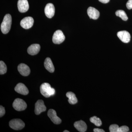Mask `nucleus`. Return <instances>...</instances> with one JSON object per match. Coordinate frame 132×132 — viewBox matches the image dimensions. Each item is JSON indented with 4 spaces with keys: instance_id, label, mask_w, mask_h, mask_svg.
<instances>
[{
    "instance_id": "obj_16",
    "label": "nucleus",
    "mask_w": 132,
    "mask_h": 132,
    "mask_svg": "<svg viewBox=\"0 0 132 132\" xmlns=\"http://www.w3.org/2000/svg\"><path fill=\"white\" fill-rule=\"evenodd\" d=\"M40 49V46L39 44H32L28 48L27 52L31 55H35L38 54Z\"/></svg>"
},
{
    "instance_id": "obj_22",
    "label": "nucleus",
    "mask_w": 132,
    "mask_h": 132,
    "mask_svg": "<svg viewBox=\"0 0 132 132\" xmlns=\"http://www.w3.org/2000/svg\"><path fill=\"white\" fill-rule=\"evenodd\" d=\"M119 127L118 125H112L110 126L109 128V131L111 132H118Z\"/></svg>"
},
{
    "instance_id": "obj_5",
    "label": "nucleus",
    "mask_w": 132,
    "mask_h": 132,
    "mask_svg": "<svg viewBox=\"0 0 132 132\" xmlns=\"http://www.w3.org/2000/svg\"><path fill=\"white\" fill-rule=\"evenodd\" d=\"M65 39V36L61 30H58L54 34L52 41L55 44H60L63 42Z\"/></svg>"
},
{
    "instance_id": "obj_1",
    "label": "nucleus",
    "mask_w": 132,
    "mask_h": 132,
    "mask_svg": "<svg viewBox=\"0 0 132 132\" xmlns=\"http://www.w3.org/2000/svg\"><path fill=\"white\" fill-rule=\"evenodd\" d=\"M12 18L10 14H7L4 16L3 21L1 25V30L3 34H7L11 29Z\"/></svg>"
},
{
    "instance_id": "obj_10",
    "label": "nucleus",
    "mask_w": 132,
    "mask_h": 132,
    "mask_svg": "<svg viewBox=\"0 0 132 132\" xmlns=\"http://www.w3.org/2000/svg\"><path fill=\"white\" fill-rule=\"evenodd\" d=\"M17 7L19 12L25 13L29 8L28 1L27 0H19L17 3Z\"/></svg>"
},
{
    "instance_id": "obj_9",
    "label": "nucleus",
    "mask_w": 132,
    "mask_h": 132,
    "mask_svg": "<svg viewBox=\"0 0 132 132\" xmlns=\"http://www.w3.org/2000/svg\"><path fill=\"white\" fill-rule=\"evenodd\" d=\"M117 36L122 42L128 43L130 41L131 36L130 33L126 31H120L117 33Z\"/></svg>"
},
{
    "instance_id": "obj_14",
    "label": "nucleus",
    "mask_w": 132,
    "mask_h": 132,
    "mask_svg": "<svg viewBox=\"0 0 132 132\" xmlns=\"http://www.w3.org/2000/svg\"><path fill=\"white\" fill-rule=\"evenodd\" d=\"M87 14L90 19L97 20L100 16V12L94 7H90L88 9Z\"/></svg>"
},
{
    "instance_id": "obj_7",
    "label": "nucleus",
    "mask_w": 132,
    "mask_h": 132,
    "mask_svg": "<svg viewBox=\"0 0 132 132\" xmlns=\"http://www.w3.org/2000/svg\"><path fill=\"white\" fill-rule=\"evenodd\" d=\"M47 115L54 124L59 125L61 123V120L57 116L56 111L54 109H49L48 111Z\"/></svg>"
},
{
    "instance_id": "obj_24",
    "label": "nucleus",
    "mask_w": 132,
    "mask_h": 132,
    "mask_svg": "<svg viewBox=\"0 0 132 132\" xmlns=\"http://www.w3.org/2000/svg\"><path fill=\"white\" fill-rule=\"evenodd\" d=\"M5 109L2 106H0V117L1 118L5 115Z\"/></svg>"
},
{
    "instance_id": "obj_18",
    "label": "nucleus",
    "mask_w": 132,
    "mask_h": 132,
    "mask_svg": "<svg viewBox=\"0 0 132 132\" xmlns=\"http://www.w3.org/2000/svg\"><path fill=\"white\" fill-rule=\"evenodd\" d=\"M66 96L68 98L69 103L71 104H75L78 102V99L75 94L72 92H68L66 94Z\"/></svg>"
},
{
    "instance_id": "obj_15",
    "label": "nucleus",
    "mask_w": 132,
    "mask_h": 132,
    "mask_svg": "<svg viewBox=\"0 0 132 132\" xmlns=\"http://www.w3.org/2000/svg\"><path fill=\"white\" fill-rule=\"evenodd\" d=\"M75 127L80 132H85L87 129V126L85 121L82 120L76 121L74 124Z\"/></svg>"
},
{
    "instance_id": "obj_4",
    "label": "nucleus",
    "mask_w": 132,
    "mask_h": 132,
    "mask_svg": "<svg viewBox=\"0 0 132 132\" xmlns=\"http://www.w3.org/2000/svg\"><path fill=\"white\" fill-rule=\"evenodd\" d=\"M13 108L16 111H24L27 107V104L22 99L16 98L13 104Z\"/></svg>"
},
{
    "instance_id": "obj_28",
    "label": "nucleus",
    "mask_w": 132,
    "mask_h": 132,
    "mask_svg": "<svg viewBox=\"0 0 132 132\" xmlns=\"http://www.w3.org/2000/svg\"><path fill=\"white\" fill-rule=\"evenodd\" d=\"M69 131H68V130H65L64 131V132H69Z\"/></svg>"
},
{
    "instance_id": "obj_11",
    "label": "nucleus",
    "mask_w": 132,
    "mask_h": 132,
    "mask_svg": "<svg viewBox=\"0 0 132 132\" xmlns=\"http://www.w3.org/2000/svg\"><path fill=\"white\" fill-rule=\"evenodd\" d=\"M45 12L46 16L49 19L52 18L55 14L54 5L52 3H48L45 9Z\"/></svg>"
},
{
    "instance_id": "obj_17",
    "label": "nucleus",
    "mask_w": 132,
    "mask_h": 132,
    "mask_svg": "<svg viewBox=\"0 0 132 132\" xmlns=\"http://www.w3.org/2000/svg\"><path fill=\"white\" fill-rule=\"evenodd\" d=\"M44 66L45 68L50 72L53 73L54 72L55 70L54 66L53 64L52 60L50 58L47 57L45 59V62H44Z\"/></svg>"
},
{
    "instance_id": "obj_25",
    "label": "nucleus",
    "mask_w": 132,
    "mask_h": 132,
    "mask_svg": "<svg viewBox=\"0 0 132 132\" xmlns=\"http://www.w3.org/2000/svg\"><path fill=\"white\" fill-rule=\"evenodd\" d=\"M126 6L128 9H132V0H128L126 3Z\"/></svg>"
},
{
    "instance_id": "obj_21",
    "label": "nucleus",
    "mask_w": 132,
    "mask_h": 132,
    "mask_svg": "<svg viewBox=\"0 0 132 132\" xmlns=\"http://www.w3.org/2000/svg\"><path fill=\"white\" fill-rule=\"evenodd\" d=\"M7 71V68L4 62L0 61V74L3 75L6 73Z\"/></svg>"
},
{
    "instance_id": "obj_3",
    "label": "nucleus",
    "mask_w": 132,
    "mask_h": 132,
    "mask_svg": "<svg viewBox=\"0 0 132 132\" xmlns=\"http://www.w3.org/2000/svg\"><path fill=\"white\" fill-rule=\"evenodd\" d=\"M10 128L15 130H19L23 129L25 126L24 122L20 119H14L9 122Z\"/></svg>"
},
{
    "instance_id": "obj_19",
    "label": "nucleus",
    "mask_w": 132,
    "mask_h": 132,
    "mask_svg": "<svg viewBox=\"0 0 132 132\" xmlns=\"http://www.w3.org/2000/svg\"><path fill=\"white\" fill-rule=\"evenodd\" d=\"M116 16H119L121 18L123 21L127 20L128 17L126 14V12L123 10H118L116 12Z\"/></svg>"
},
{
    "instance_id": "obj_8",
    "label": "nucleus",
    "mask_w": 132,
    "mask_h": 132,
    "mask_svg": "<svg viewBox=\"0 0 132 132\" xmlns=\"http://www.w3.org/2000/svg\"><path fill=\"white\" fill-rule=\"evenodd\" d=\"M46 110V107L44 104V101L42 100H39L36 102L35 104V112L36 115L40 114L42 112H45Z\"/></svg>"
},
{
    "instance_id": "obj_13",
    "label": "nucleus",
    "mask_w": 132,
    "mask_h": 132,
    "mask_svg": "<svg viewBox=\"0 0 132 132\" xmlns=\"http://www.w3.org/2000/svg\"><path fill=\"white\" fill-rule=\"evenodd\" d=\"M15 92L23 95H27L29 93V90L27 87L22 83H19L14 88Z\"/></svg>"
},
{
    "instance_id": "obj_6",
    "label": "nucleus",
    "mask_w": 132,
    "mask_h": 132,
    "mask_svg": "<svg viewBox=\"0 0 132 132\" xmlns=\"http://www.w3.org/2000/svg\"><path fill=\"white\" fill-rule=\"evenodd\" d=\"M34 20L31 16H28L24 18L20 22V25L23 28L28 29L33 26Z\"/></svg>"
},
{
    "instance_id": "obj_20",
    "label": "nucleus",
    "mask_w": 132,
    "mask_h": 132,
    "mask_svg": "<svg viewBox=\"0 0 132 132\" xmlns=\"http://www.w3.org/2000/svg\"><path fill=\"white\" fill-rule=\"evenodd\" d=\"M90 121L97 127L100 126L102 124L100 119L95 116L90 118Z\"/></svg>"
},
{
    "instance_id": "obj_2",
    "label": "nucleus",
    "mask_w": 132,
    "mask_h": 132,
    "mask_svg": "<svg viewBox=\"0 0 132 132\" xmlns=\"http://www.w3.org/2000/svg\"><path fill=\"white\" fill-rule=\"evenodd\" d=\"M40 92L41 94L46 98H48L51 96L54 95L55 90L54 88L51 87L49 83H43L40 87Z\"/></svg>"
},
{
    "instance_id": "obj_26",
    "label": "nucleus",
    "mask_w": 132,
    "mask_h": 132,
    "mask_svg": "<svg viewBox=\"0 0 132 132\" xmlns=\"http://www.w3.org/2000/svg\"><path fill=\"white\" fill-rule=\"evenodd\" d=\"M94 132H105V131L103 129H99V128H94Z\"/></svg>"
},
{
    "instance_id": "obj_27",
    "label": "nucleus",
    "mask_w": 132,
    "mask_h": 132,
    "mask_svg": "<svg viewBox=\"0 0 132 132\" xmlns=\"http://www.w3.org/2000/svg\"><path fill=\"white\" fill-rule=\"evenodd\" d=\"M100 2L103 3H107L109 2L110 0H98Z\"/></svg>"
},
{
    "instance_id": "obj_12",
    "label": "nucleus",
    "mask_w": 132,
    "mask_h": 132,
    "mask_svg": "<svg viewBox=\"0 0 132 132\" xmlns=\"http://www.w3.org/2000/svg\"><path fill=\"white\" fill-rule=\"evenodd\" d=\"M18 70L19 73L23 76H28L31 72L29 67L23 63L19 64L18 66Z\"/></svg>"
},
{
    "instance_id": "obj_23",
    "label": "nucleus",
    "mask_w": 132,
    "mask_h": 132,
    "mask_svg": "<svg viewBox=\"0 0 132 132\" xmlns=\"http://www.w3.org/2000/svg\"><path fill=\"white\" fill-rule=\"evenodd\" d=\"M129 130V128L127 126H123L119 127L118 132H128Z\"/></svg>"
}]
</instances>
